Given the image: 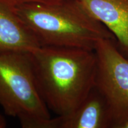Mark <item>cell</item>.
Instances as JSON below:
<instances>
[{
    "label": "cell",
    "instance_id": "2",
    "mask_svg": "<svg viewBox=\"0 0 128 128\" xmlns=\"http://www.w3.org/2000/svg\"><path fill=\"white\" fill-rule=\"evenodd\" d=\"M14 8L40 46L94 50L100 39H113L111 32L79 0L27 4Z\"/></svg>",
    "mask_w": 128,
    "mask_h": 128
},
{
    "label": "cell",
    "instance_id": "8",
    "mask_svg": "<svg viewBox=\"0 0 128 128\" xmlns=\"http://www.w3.org/2000/svg\"><path fill=\"white\" fill-rule=\"evenodd\" d=\"M3 1L12 7H17L21 5L27 4H55V3L61 2L64 0H3Z\"/></svg>",
    "mask_w": 128,
    "mask_h": 128
},
{
    "label": "cell",
    "instance_id": "1",
    "mask_svg": "<svg viewBox=\"0 0 128 128\" xmlns=\"http://www.w3.org/2000/svg\"><path fill=\"white\" fill-rule=\"evenodd\" d=\"M30 55L42 98L57 116L74 112L95 87L94 50L41 46Z\"/></svg>",
    "mask_w": 128,
    "mask_h": 128
},
{
    "label": "cell",
    "instance_id": "9",
    "mask_svg": "<svg viewBox=\"0 0 128 128\" xmlns=\"http://www.w3.org/2000/svg\"><path fill=\"white\" fill-rule=\"evenodd\" d=\"M7 124L6 118L0 113V128H5L7 127Z\"/></svg>",
    "mask_w": 128,
    "mask_h": 128
},
{
    "label": "cell",
    "instance_id": "5",
    "mask_svg": "<svg viewBox=\"0 0 128 128\" xmlns=\"http://www.w3.org/2000/svg\"><path fill=\"white\" fill-rule=\"evenodd\" d=\"M40 46L14 7L0 0V53H31Z\"/></svg>",
    "mask_w": 128,
    "mask_h": 128
},
{
    "label": "cell",
    "instance_id": "10",
    "mask_svg": "<svg viewBox=\"0 0 128 128\" xmlns=\"http://www.w3.org/2000/svg\"><path fill=\"white\" fill-rule=\"evenodd\" d=\"M117 128H128V122H126L124 124H120Z\"/></svg>",
    "mask_w": 128,
    "mask_h": 128
},
{
    "label": "cell",
    "instance_id": "6",
    "mask_svg": "<svg viewBox=\"0 0 128 128\" xmlns=\"http://www.w3.org/2000/svg\"><path fill=\"white\" fill-rule=\"evenodd\" d=\"M54 128L111 127L106 101L96 87L77 109L67 116L53 118Z\"/></svg>",
    "mask_w": 128,
    "mask_h": 128
},
{
    "label": "cell",
    "instance_id": "3",
    "mask_svg": "<svg viewBox=\"0 0 128 128\" xmlns=\"http://www.w3.org/2000/svg\"><path fill=\"white\" fill-rule=\"evenodd\" d=\"M0 106L23 128H52L37 86L30 53H0Z\"/></svg>",
    "mask_w": 128,
    "mask_h": 128
},
{
    "label": "cell",
    "instance_id": "7",
    "mask_svg": "<svg viewBox=\"0 0 128 128\" xmlns=\"http://www.w3.org/2000/svg\"><path fill=\"white\" fill-rule=\"evenodd\" d=\"M128 54V0H79Z\"/></svg>",
    "mask_w": 128,
    "mask_h": 128
},
{
    "label": "cell",
    "instance_id": "4",
    "mask_svg": "<svg viewBox=\"0 0 128 128\" xmlns=\"http://www.w3.org/2000/svg\"><path fill=\"white\" fill-rule=\"evenodd\" d=\"M113 39H100L94 49L95 87L106 101L111 127L117 128L128 122V59L118 50Z\"/></svg>",
    "mask_w": 128,
    "mask_h": 128
}]
</instances>
